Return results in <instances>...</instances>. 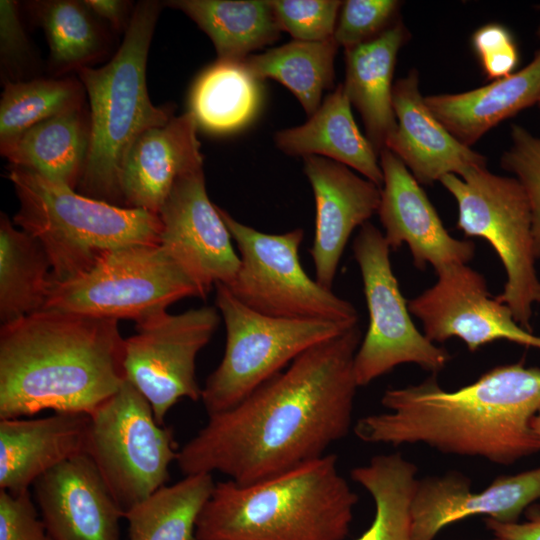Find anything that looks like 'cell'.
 Wrapping results in <instances>:
<instances>
[{"label":"cell","mask_w":540,"mask_h":540,"mask_svg":"<svg viewBox=\"0 0 540 540\" xmlns=\"http://www.w3.org/2000/svg\"><path fill=\"white\" fill-rule=\"evenodd\" d=\"M356 324L319 343L206 425L178 451L184 476L251 484L324 456L349 433L357 388Z\"/></svg>","instance_id":"1"},{"label":"cell","mask_w":540,"mask_h":540,"mask_svg":"<svg viewBox=\"0 0 540 540\" xmlns=\"http://www.w3.org/2000/svg\"><path fill=\"white\" fill-rule=\"evenodd\" d=\"M385 412L353 427L370 444H424L444 454L476 457L497 465L540 452L531 419L540 410V368L522 362L496 366L473 383L449 391L436 376L387 389Z\"/></svg>","instance_id":"2"},{"label":"cell","mask_w":540,"mask_h":540,"mask_svg":"<svg viewBox=\"0 0 540 540\" xmlns=\"http://www.w3.org/2000/svg\"><path fill=\"white\" fill-rule=\"evenodd\" d=\"M118 321L40 310L0 328V419L90 414L125 382Z\"/></svg>","instance_id":"3"},{"label":"cell","mask_w":540,"mask_h":540,"mask_svg":"<svg viewBox=\"0 0 540 540\" xmlns=\"http://www.w3.org/2000/svg\"><path fill=\"white\" fill-rule=\"evenodd\" d=\"M359 500L335 454L246 485L218 482L196 540H344Z\"/></svg>","instance_id":"4"},{"label":"cell","mask_w":540,"mask_h":540,"mask_svg":"<svg viewBox=\"0 0 540 540\" xmlns=\"http://www.w3.org/2000/svg\"><path fill=\"white\" fill-rule=\"evenodd\" d=\"M161 7L154 0L138 2L112 59L100 68L77 72L91 121L89 156L76 189L84 196L123 206L119 174L126 151L142 132L173 117L171 108L151 102L146 84L148 51Z\"/></svg>","instance_id":"5"},{"label":"cell","mask_w":540,"mask_h":540,"mask_svg":"<svg viewBox=\"0 0 540 540\" xmlns=\"http://www.w3.org/2000/svg\"><path fill=\"white\" fill-rule=\"evenodd\" d=\"M7 177L19 201L13 223L45 249L54 281L85 272L108 251L160 243L157 214L84 196L20 167L9 165Z\"/></svg>","instance_id":"6"},{"label":"cell","mask_w":540,"mask_h":540,"mask_svg":"<svg viewBox=\"0 0 540 540\" xmlns=\"http://www.w3.org/2000/svg\"><path fill=\"white\" fill-rule=\"evenodd\" d=\"M215 288L226 344L221 362L202 388L208 416L235 406L302 353L350 328L323 320L267 316L244 305L225 285Z\"/></svg>","instance_id":"7"},{"label":"cell","mask_w":540,"mask_h":540,"mask_svg":"<svg viewBox=\"0 0 540 540\" xmlns=\"http://www.w3.org/2000/svg\"><path fill=\"white\" fill-rule=\"evenodd\" d=\"M458 205L457 228L466 237L489 242L506 272V283L496 297L511 310L516 322L532 331L533 305L540 303V278L527 195L516 178L500 176L487 167L462 175L448 174L439 181Z\"/></svg>","instance_id":"8"},{"label":"cell","mask_w":540,"mask_h":540,"mask_svg":"<svg viewBox=\"0 0 540 540\" xmlns=\"http://www.w3.org/2000/svg\"><path fill=\"white\" fill-rule=\"evenodd\" d=\"M186 297H200L193 281L159 244H139L104 253L70 279L51 278L43 309L138 323Z\"/></svg>","instance_id":"9"},{"label":"cell","mask_w":540,"mask_h":540,"mask_svg":"<svg viewBox=\"0 0 540 540\" xmlns=\"http://www.w3.org/2000/svg\"><path fill=\"white\" fill-rule=\"evenodd\" d=\"M217 208L239 251V270L225 286L240 302L276 318L323 320L345 327L358 324V312L349 301L304 271L299 259L301 228L266 234Z\"/></svg>","instance_id":"10"},{"label":"cell","mask_w":540,"mask_h":540,"mask_svg":"<svg viewBox=\"0 0 540 540\" xmlns=\"http://www.w3.org/2000/svg\"><path fill=\"white\" fill-rule=\"evenodd\" d=\"M89 417L85 453L125 515L165 486L179 451L173 430L127 380Z\"/></svg>","instance_id":"11"},{"label":"cell","mask_w":540,"mask_h":540,"mask_svg":"<svg viewBox=\"0 0 540 540\" xmlns=\"http://www.w3.org/2000/svg\"><path fill=\"white\" fill-rule=\"evenodd\" d=\"M369 312V326L354 358L358 386H365L396 366L413 363L436 375L451 356L414 325L390 262V247L371 223L353 242Z\"/></svg>","instance_id":"12"},{"label":"cell","mask_w":540,"mask_h":540,"mask_svg":"<svg viewBox=\"0 0 540 540\" xmlns=\"http://www.w3.org/2000/svg\"><path fill=\"white\" fill-rule=\"evenodd\" d=\"M219 321L212 306L179 314L165 311L136 323V334L124 340L125 378L149 402L158 424L164 425L179 400L201 399L196 358Z\"/></svg>","instance_id":"13"},{"label":"cell","mask_w":540,"mask_h":540,"mask_svg":"<svg viewBox=\"0 0 540 540\" xmlns=\"http://www.w3.org/2000/svg\"><path fill=\"white\" fill-rule=\"evenodd\" d=\"M158 215L159 245L197 286L200 298L206 299L213 286L233 281L240 257L208 197L203 166L178 177Z\"/></svg>","instance_id":"14"},{"label":"cell","mask_w":540,"mask_h":540,"mask_svg":"<svg viewBox=\"0 0 540 540\" xmlns=\"http://www.w3.org/2000/svg\"><path fill=\"white\" fill-rule=\"evenodd\" d=\"M436 273V283L408 301L410 313L420 320L431 342L458 337L474 352L507 340L540 350V336L521 327L509 307L491 296L482 274L467 264Z\"/></svg>","instance_id":"15"},{"label":"cell","mask_w":540,"mask_h":540,"mask_svg":"<svg viewBox=\"0 0 540 540\" xmlns=\"http://www.w3.org/2000/svg\"><path fill=\"white\" fill-rule=\"evenodd\" d=\"M540 502V467L502 475L480 492L458 472L418 479L412 503V540H434L445 527L470 516L485 515L516 523L528 507Z\"/></svg>","instance_id":"16"},{"label":"cell","mask_w":540,"mask_h":540,"mask_svg":"<svg viewBox=\"0 0 540 540\" xmlns=\"http://www.w3.org/2000/svg\"><path fill=\"white\" fill-rule=\"evenodd\" d=\"M383 173L378 208L385 240L396 250L406 243L417 269L428 264L435 271L467 264L474 256L472 241L452 237L434 206L405 164L390 150L379 154Z\"/></svg>","instance_id":"17"},{"label":"cell","mask_w":540,"mask_h":540,"mask_svg":"<svg viewBox=\"0 0 540 540\" xmlns=\"http://www.w3.org/2000/svg\"><path fill=\"white\" fill-rule=\"evenodd\" d=\"M32 486L52 540H120L124 514L86 453L46 472Z\"/></svg>","instance_id":"18"},{"label":"cell","mask_w":540,"mask_h":540,"mask_svg":"<svg viewBox=\"0 0 540 540\" xmlns=\"http://www.w3.org/2000/svg\"><path fill=\"white\" fill-rule=\"evenodd\" d=\"M303 160L316 207L315 235L310 249L315 280L331 290L351 233L378 211L381 187L328 158L309 155Z\"/></svg>","instance_id":"19"},{"label":"cell","mask_w":540,"mask_h":540,"mask_svg":"<svg viewBox=\"0 0 540 540\" xmlns=\"http://www.w3.org/2000/svg\"><path fill=\"white\" fill-rule=\"evenodd\" d=\"M392 100L397 125L385 148L405 164L419 184L487 167V158L457 140L429 109L419 90L416 69L394 83Z\"/></svg>","instance_id":"20"},{"label":"cell","mask_w":540,"mask_h":540,"mask_svg":"<svg viewBox=\"0 0 540 540\" xmlns=\"http://www.w3.org/2000/svg\"><path fill=\"white\" fill-rule=\"evenodd\" d=\"M197 128L187 111L145 130L132 142L119 174L124 207L159 214L178 177L203 166Z\"/></svg>","instance_id":"21"},{"label":"cell","mask_w":540,"mask_h":540,"mask_svg":"<svg viewBox=\"0 0 540 540\" xmlns=\"http://www.w3.org/2000/svg\"><path fill=\"white\" fill-rule=\"evenodd\" d=\"M89 414L54 412L35 419H0V490L12 494L85 453Z\"/></svg>","instance_id":"22"},{"label":"cell","mask_w":540,"mask_h":540,"mask_svg":"<svg viewBox=\"0 0 540 540\" xmlns=\"http://www.w3.org/2000/svg\"><path fill=\"white\" fill-rule=\"evenodd\" d=\"M445 128L468 147L502 121L540 103V49L528 65L485 86L424 97Z\"/></svg>","instance_id":"23"},{"label":"cell","mask_w":540,"mask_h":540,"mask_svg":"<svg viewBox=\"0 0 540 540\" xmlns=\"http://www.w3.org/2000/svg\"><path fill=\"white\" fill-rule=\"evenodd\" d=\"M410 34L397 19L374 39L345 49L343 85L350 103L365 125L366 137L379 155L396 129L392 83L401 47Z\"/></svg>","instance_id":"24"},{"label":"cell","mask_w":540,"mask_h":540,"mask_svg":"<svg viewBox=\"0 0 540 540\" xmlns=\"http://www.w3.org/2000/svg\"><path fill=\"white\" fill-rule=\"evenodd\" d=\"M274 141L290 156L316 155L351 167L382 187L379 155L359 130L343 85H338L304 124L278 131Z\"/></svg>","instance_id":"25"},{"label":"cell","mask_w":540,"mask_h":540,"mask_svg":"<svg viewBox=\"0 0 540 540\" xmlns=\"http://www.w3.org/2000/svg\"><path fill=\"white\" fill-rule=\"evenodd\" d=\"M90 112L86 104L27 129L0 148L10 166L24 168L77 189L89 156Z\"/></svg>","instance_id":"26"},{"label":"cell","mask_w":540,"mask_h":540,"mask_svg":"<svg viewBox=\"0 0 540 540\" xmlns=\"http://www.w3.org/2000/svg\"><path fill=\"white\" fill-rule=\"evenodd\" d=\"M163 4L185 13L209 36L217 60L242 62L280 36L270 0H170Z\"/></svg>","instance_id":"27"},{"label":"cell","mask_w":540,"mask_h":540,"mask_svg":"<svg viewBox=\"0 0 540 540\" xmlns=\"http://www.w3.org/2000/svg\"><path fill=\"white\" fill-rule=\"evenodd\" d=\"M0 214V321L11 323L44 308L52 267L42 245Z\"/></svg>","instance_id":"28"},{"label":"cell","mask_w":540,"mask_h":540,"mask_svg":"<svg viewBox=\"0 0 540 540\" xmlns=\"http://www.w3.org/2000/svg\"><path fill=\"white\" fill-rule=\"evenodd\" d=\"M417 466L399 452L373 456L351 470V478L372 497L375 514L356 540H412V503Z\"/></svg>","instance_id":"29"},{"label":"cell","mask_w":540,"mask_h":540,"mask_svg":"<svg viewBox=\"0 0 540 540\" xmlns=\"http://www.w3.org/2000/svg\"><path fill=\"white\" fill-rule=\"evenodd\" d=\"M260 100L259 80L242 62L217 60L195 80L189 111L201 129L226 134L247 125L256 115Z\"/></svg>","instance_id":"30"},{"label":"cell","mask_w":540,"mask_h":540,"mask_svg":"<svg viewBox=\"0 0 540 540\" xmlns=\"http://www.w3.org/2000/svg\"><path fill=\"white\" fill-rule=\"evenodd\" d=\"M26 7L45 33L49 66L55 75L90 67L106 53L107 33L83 1L40 0Z\"/></svg>","instance_id":"31"},{"label":"cell","mask_w":540,"mask_h":540,"mask_svg":"<svg viewBox=\"0 0 540 540\" xmlns=\"http://www.w3.org/2000/svg\"><path fill=\"white\" fill-rule=\"evenodd\" d=\"M339 45L334 37L317 42L292 40L242 61L256 79H274L298 99L312 116L321 105L323 91L332 87L334 61Z\"/></svg>","instance_id":"32"},{"label":"cell","mask_w":540,"mask_h":540,"mask_svg":"<svg viewBox=\"0 0 540 540\" xmlns=\"http://www.w3.org/2000/svg\"><path fill=\"white\" fill-rule=\"evenodd\" d=\"M214 486L212 474L200 473L161 487L125 513L128 540H196V523Z\"/></svg>","instance_id":"33"},{"label":"cell","mask_w":540,"mask_h":540,"mask_svg":"<svg viewBox=\"0 0 540 540\" xmlns=\"http://www.w3.org/2000/svg\"><path fill=\"white\" fill-rule=\"evenodd\" d=\"M85 89L74 77H36L4 84L0 99V148L32 126L85 105Z\"/></svg>","instance_id":"34"},{"label":"cell","mask_w":540,"mask_h":540,"mask_svg":"<svg viewBox=\"0 0 540 540\" xmlns=\"http://www.w3.org/2000/svg\"><path fill=\"white\" fill-rule=\"evenodd\" d=\"M511 144L501 156V167L522 185L531 209L534 252L540 259V135L512 125Z\"/></svg>","instance_id":"35"},{"label":"cell","mask_w":540,"mask_h":540,"mask_svg":"<svg viewBox=\"0 0 540 540\" xmlns=\"http://www.w3.org/2000/svg\"><path fill=\"white\" fill-rule=\"evenodd\" d=\"M279 28L293 40L317 42L334 37L339 0H270Z\"/></svg>","instance_id":"36"},{"label":"cell","mask_w":540,"mask_h":540,"mask_svg":"<svg viewBox=\"0 0 540 540\" xmlns=\"http://www.w3.org/2000/svg\"><path fill=\"white\" fill-rule=\"evenodd\" d=\"M397 0H347L343 2L334 39L345 49L370 41L396 20Z\"/></svg>","instance_id":"37"},{"label":"cell","mask_w":540,"mask_h":540,"mask_svg":"<svg viewBox=\"0 0 540 540\" xmlns=\"http://www.w3.org/2000/svg\"><path fill=\"white\" fill-rule=\"evenodd\" d=\"M19 3L0 1V70L3 85L32 79L37 69L35 51L23 27Z\"/></svg>","instance_id":"38"},{"label":"cell","mask_w":540,"mask_h":540,"mask_svg":"<svg viewBox=\"0 0 540 540\" xmlns=\"http://www.w3.org/2000/svg\"><path fill=\"white\" fill-rule=\"evenodd\" d=\"M471 43L488 79H501L514 73L519 62V51L509 29L499 23L479 27Z\"/></svg>","instance_id":"39"},{"label":"cell","mask_w":540,"mask_h":540,"mask_svg":"<svg viewBox=\"0 0 540 540\" xmlns=\"http://www.w3.org/2000/svg\"><path fill=\"white\" fill-rule=\"evenodd\" d=\"M0 540H52L30 491L0 490Z\"/></svg>","instance_id":"40"},{"label":"cell","mask_w":540,"mask_h":540,"mask_svg":"<svg viewBox=\"0 0 540 540\" xmlns=\"http://www.w3.org/2000/svg\"><path fill=\"white\" fill-rule=\"evenodd\" d=\"M524 513V522L501 523L485 518V526L502 540H540V504L531 505Z\"/></svg>","instance_id":"41"},{"label":"cell","mask_w":540,"mask_h":540,"mask_svg":"<svg viewBox=\"0 0 540 540\" xmlns=\"http://www.w3.org/2000/svg\"><path fill=\"white\" fill-rule=\"evenodd\" d=\"M85 5L100 20L107 21L116 31L127 30L134 8L130 1L83 0Z\"/></svg>","instance_id":"42"},{"label":"cell","mask_w":540,"mask_h":540,"mask_svg":"<svg viewBox=\"0 0 540 540\" xmlns=\"http://www.w3.org/2000/svg\"><path fill=\"white\" fill-rule=\"evenodd\" d=\"M531 427L540 436V410L531 419Z\"/></svg>","instance_id":"43"},{"label":"cell","mask_w":540,"mask_h":540,"mask_svg":"<svg viewBox=\"0 0 540 540\" xmlns=\"http://www.w3.org/2000/svg\"><path fill=\"white\" fill-rule=\"evenodd\" d=\"M535 9L539 13V23H538V26H537L536 34H537L538 38H540V3L535 6Z\"/></svg>","instance_id":"44"},{"label":"cell","mask_w":540,"mask_h":540,"mask_svg":"<svg viewBox=\"0 0 540 540\" xmlns=\"http://www.w3.org/2000/svg\"><path fill=\"white\" fill-rule=\"evenodd\" d=\"M490 540H502V539L495 537V538L490 539Z\"/></svg>","instance_id":"45"},{"label":"cell","mask_w":540,"mask_h":540,"mask_svg":"<svg viewBox=\"0 0 540 540\" xmlns=\"http://www.w3.org/2000/svg\"><path fill=\"white\" fill-rule=\"evenodd\" d=\"M538 107L540 108V103H539Z\"/></svg>","instance_id":"46"}]
</instances>
